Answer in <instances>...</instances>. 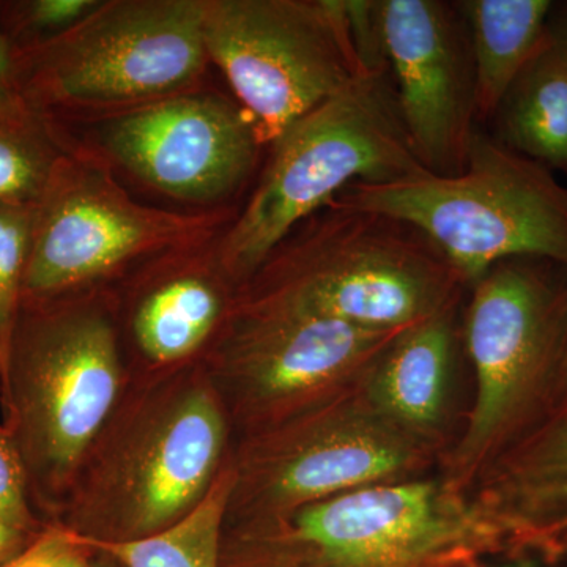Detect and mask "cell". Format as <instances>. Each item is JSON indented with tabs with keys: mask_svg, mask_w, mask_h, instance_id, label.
I'll return each mask as SVG.
<instances>
[{
	"mask_svg": "<svg viewBox=\"0 0 567 567\" xmlns=\"http://www.w3.org/2000/svg\"><path fill=\"white\" fill-rule=\"evenodd\" d=\"M70 144L17 89L0 87V203L37 204Z\"/></svg>",
	"mask_w": 567,
	"mask_h": 567,
	"instance_id": "cell-20",
	"label": "cell"
},
{
	"mask_svg": "<svg viewBox=\"0 0 567 567\" xmlns=\"http://www.w3.org/2000/svg\"><path fill=\"white\" fill-rule=\"evenodd\" d=\"M496 525L439 484L410 481L303 506L293 535L322 567H442L487 547Z\"/></svg>",
	"mask_w": 567,
	"mask_h": 567,
	"instance_id": "cell-10",
	"label": "cell"
},
{
	"mask_svg": "<svg viewBox=\"0 0 567 567\" xmlns=\"http://www.w3.org/2000/svg\"><path fill=\"white\" fill-rule=\"evenodd\" d=\"M230 481L221 477L169 527L122 543H95L125 567H218L219 532Z\"/></svg>",
	"mask_w": 567,
	"mask_h": 567,
	"instance_id": "cell-21",
	"label": "cell"
},
{
	"mask_svg": "<svg viewBox=\"0 0 567 567\" xmlns=\"http://www.w3.org/2000/svg\"><path fill=\"white\" fill-rule=\"evenodd\" d=\"M203 24L204 0H100L69 31L14 50V87L58 123L137 110L205 84Z\"/></svg>",
	"mask_w": 567,
	"mask_h": 567,
	"instance_id": "cell-3",
	"label": "cell"
},
{
	"mask_svg": "<svg viewBox=\"0 0 567 567\" xmlns=\"http://www.w3.org/2000/svg\"><path fill=\"white\" fill-rule=\"evenodd\" d=\"M548 391H550L551 395H561V399H565L567 395V324L561 350H559L557 368H555Z\"/></svg>",
	"mask_w": 567,
	"mask_h": 567,
	"instance_id": "cell-30",
	"label": "cell"
},
{
	"mask_svg": "<svg viewBox=\"0 0 567 567\" xmlns=\"http://www.w3.org/2000/svg\"><path fill=\"white\" fill-rule=\"evenodd\" d=\"M492 118L496 140L507 148L567 174V66L547 37Z\"/></svg>",
	"mask_w": 567,
	"mask_h": 567,
	"instance_id": "cell-18",
	"label": "cell"
},
{
	"mask_svg": "<svg viewBox=\"0 0 567 567\" xmlns=\"http://www.w3.org/2000/svg\"><path fill=\"white\" fill-rule=\"evenodd\" d=\"M223 436L219 410L205 393L183 399L156 429L130 483V517L141 536L169 527L200 502Z\"/></svg>",
	"mask_w": 567,
	"mask_h": 567,
	"instance_id": "cell-15",
	"label": "cell"
},
{
	"mask_svg": "<svg viewBox=\"0 0 567 567\" xmlns=\"http://www.w3.org/2000/svg\"><path fill=\"white\" fill-rule=\"evenodd\" d=\"M22 536H24V532L14 528L9 522L0 518V567L6 566L10 559L20 554L22 550Z\"/></svg>",
	"mask_w": 567,
	"mask_h": 567,
	"instance_id": "cell-28",
	"label": "cell"
},
{
	"mask_svg": "<svg viewBox=\"0 0 567 567\" xmlns=\"http://www.w3.org/2000/svg\"><path fill=\"white\" fill-rule=\"evenodd\" d=\"M99 2L100 0H31L17 3L13 35L28 37L21 48L54 39L84 20Z\"/></svg>",
	"mask_w": 567,
	"mask_h": 567,
	"instance_id": "cell-23",
	"label": "cell"
},
{
	"mask_svg": "<svg viewBox=\"0 0 567 567\" xmlns=\"http://www.w3.org/2000/svg\"><path fill=\"white\" fill-rule=\"evenodd\" d=\"M81 126L71 141L118 178L203 210L233 207L264 145L234 96L208 87L122 112Z\"/></svg>",
	"mask_w": 567,
	"mask_h": 567,
	"instance_id": "cell-9",
	"label": "cell"
},
{
	"mask_svg": "<svg viewBox=\"0 0 567 567\" xmlns=\"http://www.w3.org/2000/svg\"><path fill=\"white\" fill-rule=\"evenodd\" d=\"M223 234V233H221ZM152 257L136 268L130 328L137 350L153 363H174L200 349L218 330L227 287L237 284L219 256V237Z\"/></svg>",
	"mask_w": 567,
	"mask_h": 567,
	"instance_id": "cell-14",
	"label": "cell"
},
{
	"mask_svg": "<svg viewBox=\"0 0 567 567\" xmlns=\"http://www.w3.org/2000/svg\"><path fill=\"white\" fill-rule=\"evenodd\" d=\"M465 286L416 227L333 199L265 257L241 286L235 308L395 331L457 306Z\"/></svg>",
	"mask_w": 567,
	"mask_h": 567,
	"instance_id": "cell-1",
	"label": "cell"
},
{
	"mask_svg": "<svg viewBox=\"0 0 567 567\" xmlns=\"http://www.w3.org/2000/svg\"><path fill=\"white\" fill-rule=\"evenodd\" d=\"M456 309L405 328L363 375L368 405L412 436L429 434L445 415L457 353Z\"/></svg>",
	"mask_w": 567,
	"mask_h": 567,
	"instance_id": "cell-16",
	"label": "cell"
},
{
	"mask_svg": "<svg viewBox=\"0 0 567 567\" xmlns=\"http://www.w3.org/2000/svg\"><path fill=\"white\" fill-rule=\"evenodd\" d=\"M204 43L262 145L365 71L344 0H204Z\"/></svg>",
	"mask_w": 567,
	"mask_h": 567,
	"instance_id": "cell-7",
	"label": "cell"
},
{
	"mask_svg": "<svg viewBox=\"0 0 567 567\" xmlns=\"http://www.w3.org/2000/svg\"><path fill=\"white\" fill-rule=\"evenodd\" d=\"M468 33L476 84V117H494L520 71L546 43L551 0L454 2Z\"/></svg>",
	"mask_w": 567,
	"mask_h": 567,
	"instance_id": "cell-17",
	"label": "cell"
},
{
	"mask_svg": "<svg viewBox=\"0 0 567 567\" xmlns=\"http://www.w3.org/2000/svg\"><path fill=\"white\" fill-rule=\"evenodd\" d=\"M350 39L365 73L388 70L382 0H344Z\"/></svg>",
	"mask_w": 567,
	"mask_h": 567,
	"instance_id": "cell-24",
	"label": "cell"
},
{
	"mask_svg": "<svg viewBox=\"0 0 567 567\" xmlns=\"http://www.w3.org/2000/svg\"><path fill=\"white\" fill-rule=\"evenodd\" d=\"M84 546V539L51 529L2 567H87Z\"/></svg>",
	"mask_w": 567,
	"mask_h": 567,
	"instance_id": "cell-26",
	"label": "cell"
},
{
	"mask_svg": "<svg viewBox=\"0 0 567 567\" xmlns=\"http://www.w3.org/2000/svg\"><path fill=\"white\" fill-rule=\"evenodd\" d=\"M219 344L224 364L260 398L292 401L363 377L404 330H368L324 317L235 308Z\"/></svg>",
	"mask_w": 567,
	"mask_h": 567,
	"instance_id": "cell-12",
	"label": "cell"
},
{
	"mask_svg": "<svg viewBox=\"0 0 567 567\" xmlns=\"http://www.w3.org/2000/svg\"><path fill=\"white\" fill-rule=\"evenodd\" d=\"M0 518L25 532L31 524L25 503V470L17 445L0 434Z\"/></svg>",
	"mask_w": 567,
	"mask_h": 567,
	"instance_id": "cell-25",
	"label": "cell"
},
{
	"mask_svg": "<svg viewBox=\"0 0 567 567\" xmlns=\"http://www.w3.org/2000/svg\"><path fill=\"white\" fill-rule=\"evenodd\" d=\"M334 199L416 227L468 286L514 257L567 268V188L546 166L477 128L461 174L357 182Z\"/></svg>",
	"mask_w": 567,
	"mask_h": 567,
	"instance_id": "cell-4",
	"label": "cell"
},
{
	"mask_svg": "<svg viewBox=\"0 0 567 567\" xmlns=\"http://www.w3.org/2000/svg\"><path fill=\"white\" fill-rule=\"evenodd\" d=\"M268 147L257 185L219 237L221 262L238 287L293 227L347 186L424 171L406 136L390 70L363 74Z\"/></svg>",
	"mask_w": 567,
	"mask_h": 567,
	"instance_id": "cell-2",
	"label": "cell"
},
{
	"mask_svg": "<svg viewBox=\"0 0 567 567\" xmlns=\"http://www.w3.org/2000/svg\"><path fill=\"white\" fill-rule=\"evenodd\" d=\"M237 212L142 204L106 164L70 144L35 204L21 301L91 292L158 254L216 237Z\"/></svg>",
	"mask_w": 567,
	"mask_h": 567,
	"instance_id": "cell-5",
	"label": "cell"
},
{
	"mask_svg": "<svg viewBox=\"0 0 567 567\" xmlns=\"http://www.w3.org/2000/svg\"><path fill=\"white\" fill-rule=\"evenodd\" d=\"M547 41L567 66V2H554L547 20Z\"/></svg>",
	"mask_w": 567,
	"mask_h": 567,
	"instance_id": "cell-27",
	"label": "cell"
},
{
	"mask_svg": "<svg viewBox=\"0 0 567 567\" xmlns=\"http://www.w3.org/2000/svg\"><path fill=\"white\" fill-rule=\"evenodd\" d=\"M14 44L0 29V87H14Z\"/></svg>",
	"mask_w": 567,
	"mask_h": 567,
	"instance_id": "cell-29",
	"label": "cell"
},
{
	"mask_svg": "<svg viewBox=\"0 0 567 567\" xmlns=\"http://www.w3.org/2000/svg\"><path fill=\"white\" fill-rule=\"evenodd\" d=\"M35 204L0 203V365L3 368L22 300Z\"/></svg>",
	"mask_w": 567,
	"mask_h": 567,
	"instance_id": "cell-22",
	"label": "cell"
},
{
	"mask_svg": "<svg viewBox=\"0 0 567 567\" xmlns=\"http://www.w3.org/2000/svg\"><path fill=\"white\" fill-rule=\"evenodd\" d=\"M499 483L507 525L567 527V395L511 453Z\"/></svg>",
	"mask_w": 567,
	"mask_h": 567,
	"instance_id": "cell-19",
	"label": "cell"
},
{
	"mask_svg": "<svg viewBox=\"0 0 567 567\" xmlns=\"http://www.w3.org/2000/svg\"><path fill=\"white\" fill-rule=\"evenodd\" d=\"M106 309L78 295L21 301L3 371L18 453L47 483L76 464L117 395V330Z\"/></svg>",
	"mask_w": 567,
	"mask_h": 567,
	"instance_id": "cell-6",
	"label": "cell"
},
{
	"mask_svg": "<svg viewBox=\"0 0 567 567\" xmlns=\"http://www.w3.org/2000/svg\"><path fill=\"white\" fill-rule=\"evenodd\" d=\"M561 265L514 257L472 286L464 339L475 369L476 398L456 462L472 468L502 445L550 388L567 324Z\"/></svg>",
	"mask_w": 567,
	"mask_h": 567,
	"instance_id": "cell-8",
	"label": "cell"
},
{
	"mask_svg": "<svg viewBox=\"0 0 567 567\" xmlns=\"http://www.w3.org/2000/svg\"><path fill=\"white\" fill-rule=\"evenodd\" d=\"M415 439L371 406H352L309 429L270 472V494L282 505H311L390 477L416 464Z\"/></svg>",
	"mask_w": 567,
	"mask_h": 567,
	"instance_id": "cell-13",
	"label": "cell"
},
{
	"mask_svg": "<svg viewBox=\"0 0 567 567\" xmlns=\"http://www.w3.org/2000/svg\"><path fill=\"white\" fill-rule=\"evenodd\" d=\"M388 70L417 163L453 177L475 132L476 84L464 20L454 3L382 0Z\"/></svg>",
	"mask_w": 567,
	"mask_h": 567,
	"instance_id": "cell-11",
	"label": "cell"
}]
</instances>
